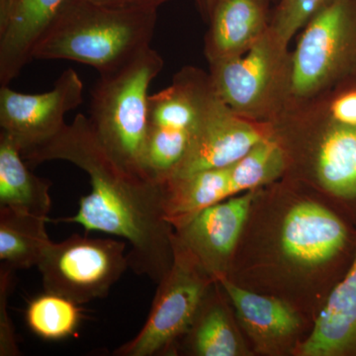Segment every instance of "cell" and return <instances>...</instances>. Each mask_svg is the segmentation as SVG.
Returning <instances> with one entry per match:
<instances>
[{"label":"cell","instance_id":"obj_12","mask_svg":"<svg viewBox=\"0 0 356 356\" xmlns=\"http://www.w3.org/2000/svg\"><path fill=\"white\" fill-rule=\"evenodd\" d=\"M270 136V123L243 118L220 99L170 179L234 165Z\"/></svg>","mask_w":356,"mask_h":356},{"label":"cell","instance_id":"obj_4","mask_svg":"<svg viewBox=\"0 0 356 356\" xmlns=\"http://www.w3.org/2000/svg\"><path fill=\"white\" fill-rule=\"evenodd\" d=\"M163 65L149 47L120 69L99 76L91 91L88 122L96 138L124 168L147 177L149 88Z\"/></svg>","mask_w":356,"mask_h":356},{"label":"cell","instance_id":"obj_27","mask_svg":"<svg viewBox=\"0 0 356 356\" xmlns=\"http://www.w3.org/2000/svg\"><path fill=\"white\" fill-rule=\"evenodd\" d=\"M214 1L215 0H193L194 4H195L196 8H197L201 18H202L205 23L208 19L211 7H212Z\"/></svg>","mask_w":356,"mask_h":356},{"label":"cell","instance_id":"obj_15","mask_svg":"<svg viewBox=\"0 0 356 356\" xmlns=\"http://www.w3.org/2000/svg\"><path fill=\"white\" fill-rule=\"evenodd\" d=\"M274 0H215L206 23L208 64L242 56L268 32Z\"/></svg>","mask_w":356,"mask_h":356},{"label":"cell","instance_id":"obj_1","mask_svg":"<svg viewBox=\"0 0 356 356\" xmlns=\"http://www.w3.org/2000/svg\"><path fill=\"white\" fill-rule=\"evenodd\" d=\"M22 156L33 165L69 161L88 173L90 192L79 200L74 216L60 221L123 238L131 247V268L156 284L163 280L172 266L175 234L165 217L163 184L119 163L96 138L88 117L77 115L54 139Z\"/></svg>","mask_w":356,"mask_h":356},{"label":"cell","instance_id":"obj_10","mask_svg":"<svg viewBox=\"0 0 356 356\" xmlns=\"http://www.w3.org/2000/svg\"><path fill=\"white\" fill-rule=\"evenodd\" d=\"M83 83L76 70H65L51 90L40 95L0 88V132L28 153L64 130L65 115L83 102Z\"/></svg>","mask_w":356,"mask_h":356},{"label":"cell","instance_id":"obj_13","mask_svg":"<svg viewBox=\"0 0 356 356\" xmlns=\"http://www.w3.org/2000/svg\"><path fill=\"white\" fill-rule=\"evenodd\" d=\"M348 240L343 222L324 206L305 201L288 211L280 232V245L288 261L303 268L332 261Z\"/></svg>","mask_w":356,"mask_h":356},{"label":"cell","instance_id":"obj_23","mask_svg":"<svg viewBox=\"0 0 356 356\" xmlns=\"http://www.w3.org/2000/svg\"><path fill=\"white\" fill-rule=\"evenodd\" d=\"M81 318V305L62 295L47 291L32 299L26 310L29 329L48 341H60L72 336Z\"/></svg>","mask_w":356,"mask_h":356},{"label":"cell","instance_id":"obj_22","mask_svg":"<svg viewBox=\"0 0 356 356\" xmlns=\"http://www.w3.org/2000/svg\"><path fill=\"white\" fill-rule=\"evenodd\" d=\"M284 149L273 136L257 143L240 161L231 165L233 195L273 184L287 173Z\"/></svg>","mask_w":356,"mask_h":356},{"label":"cell","instance_id":"obj_3","mask_svg":"<svg viewBox=\"0 0 356 356\" xmlns=\"http://www.w3.org/2000/svg\"><path fill=\"white\" fill-rule=\"evenodd\" d=\"M270 127L286 154L287 173L308 175L332 197L356 200V121L315 97L288 102Z\"/></svg>","mask_w":356,"mask_h":356},{"label":"cell","instance_id":"obj_25","mask_svg":"<svg viewBox=\"0 0 356 356\" xmlns=\"http://www.w3.org/2000/svg\"><path fill=\"white\" fill-rule=\"evenodd\" d=\"M14 270L1 264L0 266V355L17 356L20 350L16 341L13 322L7 311V300L13 289Z\"/></svg>","mask_w":356,"mask_h":356},{"label":"cell","instance_id":"obj_5","mask_svg":"<svg viewBox=\"0 0 356 356\" xmlns=\"http://www.w3.org/2000/svg\"><path fill=\"white\" fill-rule=\"evenodd\" d=\"M220 98L209 72L187 65L172 83L149 98L144 168L159 182L172 177Z\"/></svg>","mask_w":356,"mask_h":356},{"label":"cell","instance_id":"obj_18","mask_svg":"<svg viewBox=\"0 0 356 356\" xmlns=\"http://www.w3.org/2000/svg\"><path fill=\"white\" fill-rule=\"evenodd\" d=\"M51 185L29 170L17 145L0 132V207L49 219Z\"/></svg>","mask_w":356,"mask_h":356},{"label":"cell","instance_id":"obj_21","mask_svg":"<svg viewBox=\"0 0 356 356\" xmlns=\"http://www.w3.org/2000/svg\"><path fill=\"white\" fill-rule=\"evenodd\" d=\"M49 219L10 208L0 207V261L14 271L38 266L51 243L47 233Z\"/></svg>","mask_w":356,"mask_h":356},{"label":"cell","instance_id":"obj_24","mask_svg":"<svg viewBox=\"0 0 356 356\" xmlns=\"http://www.w3.org/2000/svg\"><path fill=\"white\" fill-rule=\"evenodd\" d=\"M331 0H278L273 9L270 30L290 44L293 37Z\"/></svg>","mask_w":356,"mask_h":356},{"label":"cell","instance_id":"obj_16","mask_svg":"<svg viewBox=\"0 0 356 356\" xmlns=\"http://www.w3.org/2000/svg\"><path fill=\"white\" fill-rule=\"evenodd\" d=\"M216 282L259 353L275 355L286 350L300 327V318L291 307L280 299L243 289L229 277Z\"/></svg>","mask_w":356,"mask_h":356},{"label":"cell","instance_id":"obj_14","mask_svg":"<svg viewBox=\"0 0 356 356\" xmlns=\"http://www.w3.org/2000/svg\"><path fill=\"white\" fill-rule=\"evenodd\" d=\"M67 0H0V84L33 60L40 40Z\"/></svg>","mask_w":356,"mask_h":356},{"label":"cell","instance_id":"obj_20","mask_svg":"<svg viewBox=\"0 0 356 356\" xmlns=\"http://www.w3.org/2000/svg\"><path fill=\"white\" fill-rule=\"evenodd\" d=\"M232 196L231 165L168 180L163 184L166 220L177 228L200 211Z\"/></svg>","mask_w":356,"mask_h":356},{"label":"cell","instance_id":"obj_19","mask_svg":"<svg viewBox=\"0 0 356 356\" xmlns=\"http://www.w3.org/2000/svg\"><path fill=\"white\" fill-rule=\"evenodd\" d=\"M217 289V282H214L191 329L182 337L187 355L241 356L247 353L226 302Z\"/></svg>","mask_w":356,"mask_h":356},{"label":"cell","instance_id":"obj_26","mask_svg":"<svg viewBox=\"0 0 356 356\" xmlns=\"http://www.w3.org/2000/svg\"><path fill=\"white\" fill-rule=\"evenodd\" d=\"M97 6L115 9H154L170 0H88Z\"/></svg>","mask_w":356,"mask_h":356},{"label":"cell","instance_id":"obj_7","mask_svg":"<svg viewBox=\"0 0 356 356\" xmlns=\"http://www.w3.org/2000/svg\"><path fill=\"white\" fill-rule=\"evenodd\" d=\"M209 76L217 95L232 111L270 123L289 100L292 51L269 28L242 56L210 63Z\"/></svg>","mask_w":356,"mask_h":356},{"label":"cell","instance_id":"obj_11","mask_svg":"<svg viewBox=\"0 0 356 356\" xmlns=\"http://www.w3.org/2000/svg\"><path fill=\"white\" fill-rule=\"evenodd\" d=\"M257 191L205 208L175 228V238L216 281L229 271Z\"/></svg>","mask_w":356,"mask_h":356},{"label":"cell","instance_id":"obj_9","mask_svg":"<svg viewBox=\"0 0 356 356\" xmlns=\"http://www.w3.org/2000/svg\"><path fill=\"white\" fill-rule=\"evenodd\" d=\"M127 243L114 238L70 236L51 243L38 267L44 291L84 305L105 298L128 267Z\"/></svg>","mask_w":356,"mask_h":356},{"label":"cell","instance_id":"obj_17","mask_svg":"<svg viewBox=\"0 0 356 356\" xmlns=\"http://www.w3.org/2000/svg\"><path fill=\"white\" fill-rule=\"evenodd\" d=\"M297 353L302 356H356V252L348 273L330 294Z\"/></svg>","mask_w":356,"mask_h":356},{"label":"cell","instance_id":"obj_6","mask_svg":"<svg viewBox=\"0 0 356 356\" xmlns=\"http://www.w3.org/2000/svg\"><path fill=\"white\" fill-rule=\"evenodd\" d=\"M353 86H356V0H331L300 31L292 50L288 102Z\"/></svg>","mask_w":356,"mask_h":356},{"label":"cell","instance_id":"obj_8","mask_svg":"<svg viewBox=\"0 0 356 356\" xmlns=\"http://www.w3.org/2000/svg\"><path fill=\"white\" fill-rule=\"evenodd\" d=\"M173 261L159 283L144 327L133 339L122 344L115 356L170 355L191 329L206 295L215 281L173 234Z\"/></svg>","mask_w":356,"mask_h":356},{"label":"cell","instance_id":"obj_2","mask_svg":"<svg viewBox=\"0 0 356 356\" xmlns=\"http://www.w3.org/2000/svg\"><path fill=\"white\" fill-rule=\"evenodd\" d=\"M154 9H115L88 0H67L33 53L39 60H67L102 74L127 65L149 48Z\"/></svg>","mask_w":356,"mask_h":356}]
</instances>
